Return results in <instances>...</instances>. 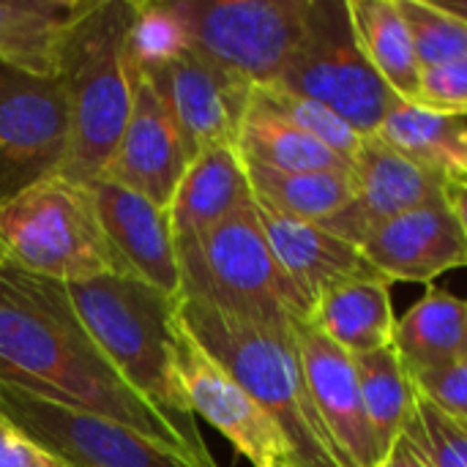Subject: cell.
Masks as SVG:
<instances>
[{"label":"cell","mask_w":467,"mask_h":467,"mask_svg":"<svg viewBox=\"0 0 467 467\" xmlns=\"http://www.w3.org/2000/svg\"><path fill=\"white\" fill-rule=\"evenodd\" d=\"M435 5H441L446 14H451V16H457L460 22H465L467 25V0H432Z\"/></svg>","instance_id":"obj_36"},{"label":"cell","mask_w":467,"mask_h":467,"mask_svg":"<svg viewBox=\"0 0 467 467\" xmlns=\"http://www.w3.org/2000/svg\"><path fill=\"white\" fill-rule=\"evenodd\" d=\"M394 345L413 378L465 361L467 301L430 285L427 293L397 320Z\"/></svg>","instance_id":"obj_21"},{"label":"cell","mask_w":467,"mask_h":467,"mask_svg":"<svg viewBox=\"0 0 467 467\" xmlns=\"http://www.w3.org/2000/svg\"><path fill=\"white\" fill-rule=\"evenodd\" d=\"M0 413L63 467H200L120 421L0 386Z\"/></svg>","instance_id":"obj_9"},{"label":"cell","mask_w":467,"mask_h":467,"mask_svg":"<svg viewBox=\"0 0 467 467\" xmlns=\"http://www.w3.org/2000/svg\"><path fill=\"white\" fill-rule=\"evenodd\" d=\"M0 386L120 421L192 457L181 432L140 397L99 350L82 326L66 285L27 274L3 260Z\"/></svg>","instance_id":"obj_1"},{"label":"cell","mask_w":467,"mask_h":467,"mask_svg":"<svg viewBox=\"0 0 467 467\" xmlns=\"http://www.w3.org/2000/svg\"><path fill=\"white\" fill-rule=\"evenodd\" d=\"M446 178L410 161L378 134L364 137L356 156V197L320 227L361 249L369 233L389 219L446 200Z\"/></svg>","instance_id":"obj_13"},{"label":"cell","mask_w":467,"mask_h":467,"mask_svg":"<svg viewBox=\"0 0 467 467\" xmlns=\"http://www.w3.org/2000/svg\"><path fill=\"white\" fill-rule=\"evenodd\" d=\"M413 104L467 118V57L424 68L419 82V99Z\"/></svg>","instance_id":"obj_31"},{"label":"cell","mask_w":467,"mask_h":467,"mask_svg":"<svg viewBox=\"0 0 467 467\" xmlns=\"http://www.w3.org/2000/svg\"><path fill=\"white\" fill-rule=\"evenodd\" d=\"M413 380H416V386H419V391L424 397H430L446 413L467 421V361L454 364L449 369L419 375Z\"/></svg>","instance_id":"obj_32"},{"label":"cell","mask_w":467,"mask_h":467,"mask_svg":"<svg viewBox=\"0 0 467 467\" xmlns=\"http://www.w3.org/2000/svg\"><path fill=\"white\" fill-rule=\"evenodd\" d=\"M0 467H55V460L0 413Z\"/></svg>","instance_id":"obj_33"},{"label":"cell","mask_w":467,"mask_h":467,"mask_svg":"<svg viewBox=\"0 0 467 467\" xmlns=\"http://www.w3.org/2000/svg\"><path fill=\"white\" fill-rule=\"evenodd\" d=\"M421 71L467 57V25L432 0H400Z\"/></svg>","instance_id":"obj_29"},{"label":"cell","mask_w":467,"mask_h":467,"mask_svg":"<svg viewBox=\"0 0 467 467\" xmlns=\"http://www.w3.org/2000/svg\"><path fill=\"white\" fill-rule=\"evenodd\" d=\"M293 331L312 400L334 443L353 467H378L386 457V449L369 424L353 356L317 331L309 320H298Z\"/></svg>","instance_id":"obj_15"},{"label":"cell","mask_w":467,"mask_h":467,"mask_svg":"<svg viewBox=\"0 0 467 467\" xmlns=\"http://www.w3.org/2000/svg\"><path fill=\"white\" fill-rule=\"evenodd\" d=\"M254 213L279 265L312 306L337 285L380 276L356 244L328 233L326 227L287 216L257 197Z\"/></svg>","instance_id":"obj_18"},{"label":"cell","mask_w":467,"mask_h":467,"mask_svg":"<svg viewBox=\"0 0 467 467\" xmlns=\"http://www.w3.org/2000/svg\"><path fill=\"white\" fill-rule=\"evenodd\" d=\"M244 164L257 200L304 222L323 224L356 197V172H279L252 161Z\"/></svg>","instance_id":"obj_27"},{"label":"cell","mask_w":467,"mask_h":467,"mask_svg":"<svg viewBox=\"0 0 467 467\" xmlns=\"http://www.w3.org/2000/svg\"><path fill=\"white\" fill-rule=\"evenodd\" d=\"M465 361H467V350H465Z\"/></svg>","instance_id":"obj_39"},{"label":"cell","mask_w":467,"mask_h":467,"mask_svg":"<svg viewBox=\"0 0 467 467\" xmlns=\"http://www.w3.org/2000/svg\"><path fill=\"white\" fill-rule=\"evenodd\" d=\"M378 137L446 181H467V118L400 101Z\"/></svg>","instance_id":"obj_23"},{"label":"cell","mask_w":467,"mask_h":467,"mask_svg":"<svg viewBox=\"0 0 467 467\" xmlns=\"http://www.w3.org/2000/svg\"><path fill=\"white\" fill-rule=\"evenodd\" d=\"M238 150L244 161L279 172H356V164L328 150L287 118L274 112L254 90L241 120Z\"/></svg>","instance_id":"obj_24"},{"label":"cell","mask_w":467,"mask_h":467,"mask_svg":"<svg viewBox=\"0 0 467 467\" xmlns=\"http://www.w3.org/2000/svg\"><path fill=\"white\" fill-rule=\"evenodd\" d=\"M276 85L326 104L361 137L378 134L402 101L364 57L348 0H315L309 33Z\"/></svg>","instance_id":"obj_8"},{"label":"cell","mask_w":467,"mask_h":467,"mask_svg":"<svg viewBox=\"0 0 467 467\" xmlns=\"http://www.w3.org/2000/svg\"><path fill=\"white\" fill-rule=\"evenodd\" d=\"M405 438L432 467H467V421L446 413L419 391V408Z\"/></svg>","instance_id":"obj_30"},{"label":"cell","mask_w":467,"mask_h":467,"mask_svg":"<svg viewBox=\"0 0 467 467\" xmlns=\"http://www.w3.org/2000/svg\"><path fill=\"white\" fill-rule=\"evenodd\" d=\"M274 467H298L296 462H279V465H274Z\"/></svg>","instance_id":"obj_37"},{"label":"cell","mask_w":467,"mask_h":467,"mask_svg":"<svg viewBox=\"0 0 467 467\" xmlns=\"http://www.w3.org/2000/svg\"><path fill=\"white\" fill-rule=\"evenodd\" d=\"M252 200L254 194L241 150L235 145L202 148L189 161L167 208L175 244L222 224L249 208Z\"/></svg>","instance_id":"obj_19"},{"label":"cell","mask_w":467,"mask_h":467,"mask_svg":"<svg viewBox=\"0 0 467 467\" xmlns=\"http://www.w3.org/2000/svg\"><path fill=\"white\" fill-rule=\"evenodd\" d=\"M88 189L123 274L181 301V265L167 211L104 178L88 183Z\"/></svg>","instance_id":"obj_16"},{"label":"cell","mask_w":467,"mask_h":467,"mask_svg":"<svg viewBox=\"0 0 467 467\" xmlns=\"http://www.w3.org/2000/svg\"><path fill=\"white\" fill-rule=\"evenodd\" d=\"M254 93L282 118H287L296 129H301L304 134H309L312 140H317L320 145H326L328 150L339 153L342 159L356 164V156L361 150L364 137L348 123L342 120L334 109H328L326 104L306 99L301 93H293L282 85H265V88H254Z\"/></svg>","instance_id":"obj_28"},{"label":"cell","mask_w":467,"mask_h":467,"mask_svg":"<svg viewBox=\"0 0 467 467\" xmlns=\"http://www.w3.org/2000/svg\"><path fill=\"white\" fill-rule=\"evenodd\" d=\"M181 312V309H178ZM178 378L194 416L219 430L252 467L296 462L279 424L246 394V389L178 323Z\"/></svg>","instance_id":"obj_12"},{"label":"cell","mask_w":467,"mask_h":467,"mask_svg":"<svg viewBox=\"0 0 467 467\" xmlns=\"http://www.w3.org/2000/svg\"><path fill=\"white\" fill-rule=\"evenodd\" d=\"M131 22L134 0H85L60 47L57 82L68 107L60 175L82 186L101 178L131 118L137 93Z\"/></svg>","instance_id":"obj_3"},{"label":"cell","mask_w":467,"mask_h":467,"mask_svg":"<svg viewBox=\"0 0 467 467\" xmlns=\"http://www.w3.org/2000/svg\"><path fill=\"white\" fill-rule=\"evenodd\" d=\"M186 41L252 88L276 85L298 55L315 0H170Z\"/></svg>","instance_id":"obj_7"},{"label":"cell","mask_w":467,"mask_h":467,"mask_svg":"<svg viewBox=\"0 0 467 467\" xmlns=\"http://www.w3.org/2000/svg\"><path fill=\"white\" fill-rule=\"evenodd\" d=\"M85 0H0V60L57 77L60 47Z\"/></svg>","instance_id":"obj_22"},{"label":"cell","mask_w":467,"mask_h":467,"mask_svg":"<svg viewBox=\"0 0 467 467\" xmlns=\"http://www.w3.org/2000/svg\"><path fill=\"white\" fill-rule=\"evenodd\" d=\"M446 202L454 211L467 241V181H449L446 183Z\"/></svg>","instance_id":"obj_35"},{"label":"cell","mask_w":467,"mask_h":467,"mask_svg":"<svg viewBox=\"0 0 467 467\" xmlns=\"http://www.w3.org/2000/svg\"><path fill=\"white\" fill-rule=\"evenodd\" d=\"M66 293L118 375L145 397L183 438L202 467L213 462L178 378V304L156 287L126 276L104 274L66 285Z\"/></svg>","instance_id":"obj_2"},{"label":"cell","mask_w":467,"mask_h":467,"mask_svg":"<svg viewBox=\"0 0 467 467\" xmlns=\"http://www.w3.org/2000/svg\"><path fill=\"white\" fill-rule=\"evenodd\" d=\"M137 71L170 109L189 159L213 145L238 148L241 120L254 90L249 82L219 68L192 47H183L164 60L137 66Z\"/></svg>","instance_id":"obj_11"},{"label":"cell","mask_w":467,"mask_h":467,"mask_svg":"<svg viewBox=\"0 0 467 467\" xmlns=\"http://www.w3.org/2000/svg\"><path fill=\"white\" fill-rule=\"evenodd\" d=\"M68 150V107L57 77L0 60V205L57 175Z\"/></svg>","instance_id":"obj_10"},{"label":"cell","mask_w":467,"mask_h":467,"mask_svg":"<svg viewBox=\"0 0 467 467\" xmlns=\"http://www.w3.org/2000/svg\"><path fill=\"white\" fill-rule=\"evenodd\" d=\"M181 320L192 337L246 389L279 424L298 467H353L312 400L296 331L222 312L200 298H181Z\"/></svg>","instance_id":"obj_4"},{"label":"cell","mask_w":467,"mask_h":467,"mask_svg":"<svg viewBox=\"0 0 467 467\" xmlns=\"http://www.w3.org/2000/svg\"><path fill=\"white\" fill-rule=\"evenodd\" d=\"M361 252L386 282L432 285L467 265V241L446 200L389 219L369 233Z\"/></svg>","instance_id":"obj_17"},{"label":"cell","mask_w":467,"mask_h":467,"mask_svg":"<svg viewBox=\"0 0 467 467\" xmlns=\"http://www.w3.org/2000/svg\"><path fill=\"white\" fill-rule=\"evenodd\" d=\"M181 298H200L222 312L265 326H290L312 317V304L279 265L249 208L222 224L178 241Z\"/></svg>","instance_id":"obj_5"},{"label":"cell","mask_w":467,"mask_h":467,"mask_svg":"<svg viewBox=\"0 0 467 467\" xmlns=\"http://www.w3.org/2000/svg\"><path fill=\"white\" fill-rule=\"evenodd\" d=\"M353 367H356L369 424L380 446L389 451L416 419L419 386L410 369L405 367L397 345H389L375 353L353 356Z\"/></svg>","instance_id":"obj_26"},{"label":"cell","mask_w":467,"mask_h":467,"mask_svg":"<svg viewBox=\"0 0 467 467\" xmlns=\"http://www.w3.org/2000/svg\"><path fill=\"white\" fill-rule=\"evenodd\" d=\"M378 467H432L424 457H421V451L402 435L389 451H386V457H383V462Z\"/></svg>","instance_id":"obj_34"},{"label":"cell","mask_w":467,"mask_h":467,"mask_svg":"<svg viewBox=\"0 0 467 467\" xmlns=\"http://www.w3.org/2000/svg\"><path fill=\"white\" fill-rule=\"evenodd\" d=\"M0 260L60 285L123 274L90 189L60 172L0 205Z\"/></svg>","instance_id":"obj_6"},{"label":"cell","mask_w":467,"mask_h":467,"mask_svg":"<svg viewBox=\"0 0 467 467\" xmlns=\"http://www.w3.org/2000/svg\"><path fill=\"white\" fill-rule=\"evenodd\" d=\"M55 467H63V465H57V462H55Z\"/></svg>","instance_id":"obj_38"},{"label":"cell","mask_w":467,"mask_h":467,"mask_svg":"<svg viewBox=\"0 0 467 467\" xmlns=\"http://www.w3.org/2000/svg\"><path fill=\"white\" fill-rule=\"evenodd\" d=\"M353 36L378 77L402 99H419L421 66L400 0H348Z\"/></svg>","instance_id":"obj_25"},{"label":"cell","mask_w":467,"mask_h":467,"mask_svg":"<svg viewBox=\"0 0 467 467\" xmlns=\"http://www.w3.org/2000/svg\"><path fill=\"white\" fill-rule=\"evenodd\" d=\"M189 161V150L170 109L137 71L131 118L101 178L131 189L167 211Z\"/></svg>","instance_id":"obj_14"},{"label":"cell","mask_w":467,"mask_h":467,"mask_svg":"<svg viewBox=\"0 0 467 467\" xmlns=\"http://www.w3.org/2000/svg\"><path fill=\"white\" fill-rule=\"evenodd\" d=\"M309 323L350 356L383 350L397 331L391 282L375 276L337 285L315 301Z\"/></svg>","instance_id":"obj_20"}]
</instances>
